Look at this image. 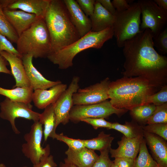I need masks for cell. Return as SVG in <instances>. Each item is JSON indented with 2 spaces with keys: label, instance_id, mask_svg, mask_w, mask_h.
<instances>
[{
  "label": "cell",
  "instance_id": "cell-16",
  "mask_svg": "<svg viewBox=\"0 0 167 167\" xmlns=\"http://www.w3.org/2000/svg\"><path fill=\"white\" fill-rule=\"evenodd\" d=\"M6 18L15 30L19 36L33 23L39 19L34 14L21 10L2 9Z\"/></svg>",
  "mask_w": 167,
  "mask_h": 167
},
{
  "label": "cell",
  "instance_id": "cell-50",
  "mask_svg": "<svg viewBox=\"0 0 167 167\" xmlns=\"http://www.w3.org/2000/svg\"><path fill=\"white\" fill-rule=\"evenodd\" d=\"M22 167H28V166H23Z\"/></svg>",
  "mask_w": 167,
  "mask_h": 167
},
{
  "label": "cell",
  "instance_id": "cell-43",
  "mask_svg": "<svg viewBox=\"0 0 167 167\" xmlns=\"http://www.w3.org/2000/svg\"><path fill=\"white\" fill-rule=\"evenodd\" d=\"M8 62L0 54V72L11 74V71L8 69L6 66Z\"/></svg>",
  "mask_w": 167,
  "mask_h": 167
},
{
  "label": "cell",
  "instance_id": "cell-27",
  "mask_svg": "<svg viewBox=\"0 0 167 167\" xmlns=\"http://www.w3.org/2000/svg\"><path fill=\"white\" fill-rule=\"evenodd\" d=\"M156 106L152 104L135 107L130 110V114L134 121L141 124L147 123L152 115Z\"/></svg>",
  "mask_w": 167,
  "mask_h": 167
},
{
  "label": "cell",
  "instance_id": "cell-4",
  "mask_svg": "<svg viewBox=\"0 0 167 167\" xmlns=\"http://www.w3.org/2000/svg\"><path fill=\"white\" fill-rule=\"evenodd\" d=\"M114 36L113 27L99 32L90 31L77 41L61 50L49 55L47 58L61 69L73 65V60L80 52L87 49L101 48L105 42Z\"/></svg>",
  "mask_w": 167,
  "mask_h": 167
},
{
  "label": "cell",
  "instance_id": "cell-24",
  "mask_svg": "<svg viewBox=\"0 0 167 167\" xmlns=\"http://www.w3.org/2000/svg\"><path fill=\"white\" fill-rule=\"evenodd\" d=\"M34 90L31 87H16L12 89L0 87V95L12 101L30 104Z\"/></svg>",
  "mask_w": 167,
  "mask_h": 167
},
{
  "label": "cell",
  "instance_id": "cell-9",
  "mask_svg": "<svg viewBox=\"0 0 167 167\" xmlns=\"http://www.w3.org/2000/svg\"><path fill=\"white\" fill-rule=\"evenodd\" d=\"M0 117L9 121L13 132L20 134L15 124L16 118H21L34 122L38 121L40 113L32 110L30 104L12 101L6 98L0 103Z\"/></svg>",
  "mask_w": 167,
  "mask_h": 167
},
{
  "label": "cell",
  "instance_id": "cell-21",
  "mask_svg": "<svg viewBox=\"0 0 167 167\" xmlns=\"http://www.w3.org/2000/svg\"><path fill=\"white\" fill-rule=\"evenodd\" d=\"M65 153L64 160L77 167H91L99 157L94 150L86 147L76 150L68 148Z\"/></svg>",
  "mask_w": 167,
  "mask_h": 167
},
{
  "label": "cell",
  "instance_id": "cell-8",
  "mask_svg": "<svg viewBox=\"0 0 167 167\" xmlns=\"http://www.w3.org/2000/svg\"><path fill=\"white\" fill-rule=\"evenodd\" d=\"M139 4L142 15L140 29L147 28L152 32L153 37L163 29L167 22V12L159 7L152 0H139Z\"/></svg>",
  "mask_w": 167,
  "mask_h": 167
},
{
  "label": "cell",
  "instance_id": "cell-31",
  "mask_svg": "<svg viewBox=\"0 0 167 167\" xmlns=\"http://www.w3.org/2000/svg\"><path fill=\"white\" fill-rule=\"evenodd\" d=\"M50 137L64 142L68 145V148L72 150H78L85 147L84 139L71 138L62 133L58 134L55 133L51 135Z\"/></svg>",
  "mask_w": 167,
  "mask_h": 167
},
{
  "label": "cell",
  "instance_id": "cell-30",
  "mask_svg": "<svg viewBox=\"0 0 167 167\" xmlns=\"http://www.w3.org/2000/svg\"><path fill=\"white\" fill-rule=\"evenodd\" d=\"M157 123L167 124V103L156 106L154 111L146 124Z\"/></svg>",
  "mask_w": 167,
  "mask_h": 167
},
{
  "label": "cell",
  "instance_id": "cell-48",
  "mask_svg": "<svg viewBox=\"0 0 167 167\" xmlns=\"http://www.w3.org/2000/svg\"><path fill=\"white\" fill-rule=\"evenodd\" d=\"M2 10H3L0 4V11H2Z\"/></svg>",
  "mask_w": 167,
  "mask_h": 167
},
{
  "label": "cell",
  "instance_id": "cell-13",
  "mask_svg": "<svg viewBox=\"0 0 167 167\" xmlns=\"http://www.w3.org/2000/svg\"><path fill=\"white\" fill-rule=\"evenodd\" d=\"M33 57L31 55H23L21 57L30 87L33 90L47 89L62 83L61 81H53L45 78L35 67L32 63Z\"/></svg>",
  "mask_w": 167,
  "mask_h": 167
},
{
  "label": "cell",
  "instance_id": "cell-18",
  "mask_svg": "<svg viewBox=\"0 0 167 167\" xmlns=\"http://www.w3.org/2000/svg\"><path fill=\"white\" fill-rule=\"evenodd\" d=\"M143 137L129 138L123 135L118 142V147L115 149L110 148L111 157L114 158H128L135 159L139 152Z\"/></svg>",
  "mask_w": 167,
  "mask_h": 167
},
{
  "label": "cell",
  "instance_id": "cell-17",
  "mask_svg": "<svg viewBox=\"0 0 167 167\" xmlns=\"http://www.w3.org/2000/svg\"><path fill=\"white\" fill-rule=\"evenodd\" d=\"M67 87L66 84L61 83L50 88L49 90H34L32 101L38 109H44L55 103Z\"/></svg>",
  "mask_w": 167,
  "mask_h": 167
},
{
  "label": "cell",
  "instance_id": "cell-15",
  "mask_svg": "<svg viewBox=\"0 0 167 167\" xmlns=\"http://www.w3.org/2000/svg\"><path fill=\"white\" fill-rule=\"evenodd\" d=\"M143 137L153 159L159 165L167 167V141L158 135L144 131Z\"/></svg>",
  "mask_w": 167,
  "mask_h": 167
},
{
  "label": "cell",
  "instance_id": "cell-29",
  "mask_svg": "<svg viewBox=\"0 0 167 167\" xmlns=\"http://www.w3.org/2000/svg\"><path fill=\"white\" fill-rule=\"evenodd\" d=\"M0 33L11 42L16 43L19 37L17 33L3 13L0 11Z\"/></svg>",
  "mask_w": 167,
  "mask_h": 167
},
{
  "label": "cell",
  "instance_id": "cell-25",
  "mask_svg": "<svg viewBox=\"0 0 167 167\" xmlns=\"http://www.w3.org/2000/svg\"><path fill=\"white\" fill-rule=\"evenodd\" d=\"M142 126L134 121L126 122L124 124L116 122L112 123L109 129L116 130L123 134L126 137L133 139L143 137L144 131Z\"/></svg>",
  "mask_w": 167,
  "mask_h": 167
},
{
  "label": "cell",
  "instance_id": "cell-1",
  "mask_svg": "<svg viewBox=\"0 0 167 167\" xmlns=\"http://www.w3.org/2000/svg\"><path fill=\"white\" fill-rule=\"evenodd\" d=\"M153 37L152 32L147 28L125 42L122 74L124 77L143 78L161 88L167 85V58L155 49Z\"/></svg>",
  "mask_w": 167,
  "mask_h": 167
},
{
  "label": "cell",
  "instance_id": "cell-49",
  "mask_svg": "<svg viewBox=\"0 0 167 167\" xmlns=\"http://www.w3.org/2000/svg\"><path fill=\"white\" fill-rule=\"evenodd\" d=\"M157 167H162L161 166H159V165H158V166Z\"/></svg>",
  "mask_w": 167,
  "mask_h": 167
},
{
  "label": "cell",
  "instance_id": "cell-33",
  "mask_svg": "<svg viewBox=\"0 0 167 167\" xmlns=\"http://www.w3.org/2000/svg\"><path fill=\"white\" fill-rule=\"evenodd\" d=\"M142 127L144 131L156 134L167 141V124H149Z\"/></svg>",
  "mask_w": 167,
  "mask_h": 167
},
{
  "label": "cell",
  "instance_id": "cell-35",
  "mask_svg": "<svg viewBox=\"0 0 167 167\" xmlns=\"http://www.w3.org/2000/svg\"><path fill=\"white\" fill-rule=\"evenodd\" d=\"M109 150L106 149L100 151L98 159L91 167H111L113 161L109 157Z\"/></svg>",
  "mask_w": 167,
  "mask_h": 167
},
{
  "label": "cell",
  "instance_id": "cell-42",
  "mask_svg": "<svg viewBox=\"0 0 167 167\" xmlns=\"http://www.w3.org/2000/svg\"><path fill=\"white\" fill-rule=\"evenodd\" d=\"M106 10L113 15L116 12L112 2L110 0H97Z\"/></svg>",
  "mask_w": 167,
  "mask_h": 167
},
{
  "label": "cell",
  "instance_id": "cell-19",
  "mask_svg": "<svg viewBox=\"0 0 167 167\" xmlns=\"http://www.w3.org/2000/svg\"><path fill=\"white\" fill-rule=\"evenodd\" d=\"M7 61L11 68V72L15 80L14 88L16 87H30V84L23 65L21 58L9 52L3 51L0 53Z\"/></svg>",
  "mask_w": 167,
  "mask_h": 167
},
{
  "label": "cell",
  "instance_id": "cell-38",
  "mask_svg": "<svg viewBox=\"0 0 167 167\" xmlns=\"http://www.w3.org/2000/svg\"><path fill=\"white\" fill-rule=\"evenodd\" d=\"M81 121L92 125L95 129L101 127L109 129L112 124V122L106 121L104 118H87L82 119Z\"/></svg>",
  "mask_w": 167,
  "mask_h": 167
},
{
  "label": "cell",
  "instance_id": "cell-32",
  "mask_svg": "<svg viewBox=\"0 0 167 167\" xmlns=\"http://www.w3.org/2000/svg\"><path fill=\"white\" fill-rule=\"evenodd\" d=\"M159 92L147 97L145 105L152 104L159 106L167 103V85L163 86Z\"/></svg>",
  "mask_w": 167,
  "mask_h": 167
},
{
  "label": "cell",
  "instance_id": "cell-14",
  "mask_svg": "<svg viewBox=\"0 0 167 167\" xmlns=\"http://www.w3.org/2000/svg\"><path fill=\"white\" fill-rule=\"evenodd\" d=\"M63 1L71 20L80 37L91 31L92 25L90 19L82 11L77 1L75 0Z\"/></svg>",
  "mask_w": 167,
  "mask_h": 167
},
{
  "label": "cell",
  "instance_id": "cell-40",
  "mask_svg": "<svg viewBox=\"0 0 167 167\" xmlns=\"http://www.w3.org/2000/svg\"><path fill=\"white\" fill-rule=\"evenodd\" d=\"M135 159L131 158H115L113 161L118 167H133Z\"/></svg>",
  "mask_w": 167,
  "mask_h": 167
},
{
  "label": "cell",
  "instance_id": "cell-28",
  "mask_svg": "<svg viewBox=\"0 0 167 167\" xmlns=\"http://www.w3.org/2000/svg\"><path fill=\"white\" fill-rule=\"evenodd\" d=\"M139 153L135 159L133 167H157L159 165L149 153L144 139L141 143Z\"/></svg>",
  "mask_w": 167,
  "mask_h": 167
},
{
  "label": "cell",
  "instance_id": "cell-37",
  "mask_svg": "<svg viewBox=\"0 0 167 167\" xmlns=\"http://www.w3.org/2000/svg\"><path fill=\"white\" fill-rule=\"evenodd\" d=\"M6 51L21 58L22 56L6 37L0 33V53Z\"/></svg>",
  "mask_w": 167,
  "mask_h": 167
},
{
  "label": "cell",
  "instance_id": "cell-10",
  "mask_svg": "<svg viewBox=\"0 0 167 167\" xmlns=\"http://www.w3.org/2000/svg\"><path fill=\"white\" fill-rule=\"evenodd\" d=\"M42 125L39 121L34 122L29 132L24 136L26 143L22 146V151L33 165L39 162L41 157L45 153L49 146L48 144L44 148L41 147L43 135Z\"/></svg>",
  "mask_w": 167,
  "mask_h": 167
},
{
  "label": "cell",
  "instance_id": "cell-36",
  "mask_svg": "<svg viewBox=\"0 0 167 167\" xmlns=\"http://www.w3.org/2000/svg\"><path fill=\"white\" fill-rule=\"evenodd\" d=\"M50 153L49 146L45 153L40 158L39 162L33 165L32 167H56L57 165L54 161L53 156L50 155Z\"/></svg>",
  "mask_w": 167,
  "mask_h": 167
},
{
  "label": "cell",
  "instance_id": "cell-20",
  "mask_svg": "<svg viewBox=\"0 0 167 167\" xmlns=\"http://www.w3.org/2000/svg\"><path fill=\"white\" fill-rule=\"evenodd\" d=\"M51 0H12L7 8L19 9L34 14L39 18H44Z\"/></svg>",
  "mask_w": 167,
  "mask_h": 167
},
{
  "label": "cell",
  "instance_id": "cell-26",
  "mask_svg": "<svg viewBox=\"0 0 167 167\" xmlns=\"http://www.w3.org/2000/svg\"><path fill=\"white\" fill-rule=\"evenodd\" d=\"M114 138L110 134H105L104 131L101 132L98 136L89 139H84L85 147L93 150L100 151L109 149Z\"/></svg>",
  "mask_w": 167,
  "mask_h": 167
},
{
  "label": "cell",
  "instance_id": "cell-12",
  "mask_svg": "<svg viewBox=\"0 0 167 167\" xmlns=\"http://www.w3.org/2000/svg\"><path fill=\"white\" fill-rule=\"evenodd\" d=\"M79 80L80 78L78 76H74L69 86L54 103L56 118V129L60 124L65 125L70 120V112L74 105L73 95L79 88Z\"/></svg>",
  "mask_w": 167,
  "mask_h": 167
},
{
  "label": "cell",
  "instance_id": "cell-5",
  "mask_svg": "<svg viewBox=\"0 0 167 167\" xmlns=\"http://www.w3.org/2000/svg\"><path fill=\"white\" fill-rule=\"evenodd\" d=\"M16 49L21 56L47 58L51 52L50 35L44 18H39L19 36Z\"/></svg>",
  "mask_w": 167,
  "mask_h": 167
},
{
  "label": "cell",
  "instance_id": "cell-41",
  "mask_svg": "<svg viewBox=\"0 0 167 167\" xmlns=\"http://www.w3.org/2000/svg\"><path fill=\"white\" fill-rule=\"evenodd\" d=\"M112 2L116 11L122 12L127 10L130 6L128 1L126 0H113Z\"/></svg>",
  "mask_w": 167,
  "mask_h": 167
},
{
  "label": "cell",
  "instance_id": "cell-11",
  "mask_svg": "<svg viewBox=\"0 0 167 167\" xmlns=\"http://www.w3.org/2000/svg\"><path fill=\"white\" fill-rule=\"evenodd\" d=\"M110 82L107 77L88 87L79 88L73 95L74 105L94 104L108 100Z\"/></svg>",
  "mask_w": 167,
  "mask_h": 167
},
{
  "label": "cell",
  "instance_id": "cell-23",
  "mask_svg": "<svg viewBox=\"0 0 167 167\" xmlns=\"http://www.w3.org/2000/svg\"><path fill=\"white\" fill-rule=\"evenodd\" d=\"M39 121L44 126L43 130L44 141L53 134L56 133V118L54 109V103L49 105L40 113Z\"/></svg>",
  "mask_w": 167,
  "mask_h": 167
},
{
  "label": "cell",
  "instance_id": "cell-2",
  "mask_svg": "<svg viewBox=\"0 0 167 167\" xmlns=\"http://www.w3.org/2000/svg\"><path fill=\"white\" fill-rule=\"evenodd\" d=\"M157 90L144 78L123 76L110 82L108 93L113 107L130 110L135 107L145 105L147 97Z\"/></svg>",
  "mask_w": 167,
  "mask_h": 167
},
{
  "label": "cell",
  "instance_id": "cell-47",
  "mask_svg": "<svg viewBox=\"0 0 167 167\" xmlns=\"http://www.w3.org/2000/svg\"><path fill=\"white\" fill-rule=\"evenodd\" d=\"M0 167H7L3 163L0 164Z\"/></svg>",
  "mask_w": 167,
  "mask_h": 167
},
{
  "label": "cell",
  "instance_id": "cell-6",
  "mask_svg": "<svg viewBox=\"0 0 167 167\" xmlns=\"http://www.w3.org/2000/svg\"><path fill=\"white\" fill-rule=\"evenodd\" d=\"M141 12L137 2L130 4L127 10L116 11L114 15V36L118 47L122 48L125 42L143 31L140 30Z\"/></svg>",
  "mask_w": 167,
  "mask_h": 167
},
{
  "label": "cell",
  "instance_id": "cell-34",
  "mask_svg": "<svg viewBox=\"0 0 167 167\" xmlns=\"http://www.w3.org/2000/svg\"><path fill=\"white\" fill-rule=\"evenodd\" d=\"M154 47L164 54L167 53V28L163 29L153 37Z\"/></svg>",
  "mask_w": 167,
  "mask_h": 167
},
{
  "label": "cell",
  "instance_id": "cell-3",
  "mask_svg": "<svg viewBox=\"0 0 167 167\" xmlns=\"http://www.w3.org/2000/svg\"><path fill=\"white\" fill-rule=\"evenodd\" d=\"M44 18L51 39L50 54L81 37L71 20L63 0H51Z\"/></svg>",
  "mask_w": 167,
  "mask_h": 167
},
{
  "label": "cell",
  "instance_id": "cell-22",
  "mask_svg": "<svg viewBox=\"0 0 167 167\" xmlns=\"http://www.w3.org/2000/svg\"><path fill=\"white\" fill-rule=\"evenodd\" d=\"M91 23V31L99 32L113 27L114 17L97 1L95 0L92 14L89 17Z\"/></svg>",
  "mask_w": 167,
  "mask_h": 167
},
{
  "label": "cell",
  "instance_id": "cell-46",
  "mask_svg": "<svg viewBox=\"0 0 167 167\" xmlns=\"http://www.w3.org/2000/svg\"><path fill=\"white\" fill-rule=\"evenodd\" d=\"M111 167H118L113 161V163Z\"/></svg>",
  "mask_w": 167,
  "mask_h": 167
},
{
  "label": "cell",
  "instance_id": "cell-39",
  "mask_svg": "<svg viewBox=\"0 0 167 167\" xmlns=\"http://www.w3.org/2000/svg\"><path fill=\"white\" fill-rule=\"evenodd\" d=\"M80 7L88 17L91 16L93 13L95 0H76Z\"/></svg>",
  "mask_w": 167,
  "mask_h": 167
},
{
  "label": "cell",
  "instance_id": "cell-7",
  "mask_svg": "<svg viewBox=\"0 0 167 167\" xmlns=\"http://www.w3.org/2000/svg\"><path fill=\"white\" fill-rule=\"evenodd\" d=\"M128 111L125 109H119L113 107L108 100L92 105H74L69 113V119L77 123L87 118H106L115 114L121 116Z\"/></svg>",
  "mask_w": 167,
  "mask_h": 167
},
{
  "label": "cell",
  "instance_id": "cell-44",
  "mask_svg": "<svg viewBox=\"0 0 167 167\" xmlns=\"http://www.w3.org/2000/svg\"><path fill=\"white\" fill-rule=\"evenodd\" d=\"M153 1L159 7L167 12V0H154Z\"/></svg>",
  "mask_w": 167,
  "mask_h": 167
},
{
  "label": "cell",
  "instance_id": "cell-45",
  "mask_svg": "<svg viewBox=\"0 0 167 167\" xmlns=\"http://www.w3.org/2000/svg\"><path fill=\"white\" fill-rule=\"evenodd\" d=\"M59 167H77L74 165L64 160V162L60 163Z\"/></svg>",
  "mask_w": 167,
  "mask_h": 167
}]
</instances>
